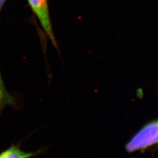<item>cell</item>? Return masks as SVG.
I'll return each mask as SVG.
<instances>
[{
	"label": "cell",
	"instance_id": "7a4b0ae2",
	"mask_svg": "<svg viewBox=\"0 0 158 158\" xmlns=\"http://www.w3.org/2000/svg\"><path fill=\"white\" fill-rule=\"evenodd\" d=\"M30 7L36 15L44 32L56 47L57 42L54 36L49 15L48 0H27Z\"/></svg>",
	"mask_w": 158,
	"mask_h": 158
},
{
	"label": "cell",
	"instance_id": "5b68a950",
	"mask_svg": "<svg viewBox=\"0 0 158 158\" xmlns=\"http://www.w3.org/2000/svg\"><path fill=\"white\" fill-rule=\"evenodd\" d=\"M6 0H0V11H1V9L4 5L5 2H6Z\"/></svg>",
	"mask_w": 158,
	"mask_h": 158
},
{
	"label": "cell",
	"instance_id": "6da1fadb",
	"mask_svg": "<svg viewBox=\"0 0 158 158\" xmlns=\"http://www.w3.org/2000/svg\"><path fill=\"white\" fill-rule=\"evenodd\" d=\"M158 143V121L148 123L128 143V152L144 149Z\"/></svg>",
	"mask_w": 158,
	"mask_h": 158
},
{
	"label": "cell",
	"instance_id": "277c9868",
	"mask_svg": "<svg viewBox=\"0 0 158 158\" xmlns=\"http://www.w3.org/2000/svg\"><path fill=\"white\" fill-rule=\"evenodd\" d=\"M8 106L16 107L17 101L11 94L7 90L0 72V114L4 109Z\"/></svg>",
	"mask_w": 158,
	"mask_h": 158
},
{
	"label": "cell",
	"instance_id": "3957f363",
	"mask_svg": "<svg viewBox=\"0 0 158 158\" xmlns=\"http://www.w3.org/2000/svg\"><path fill=\"white\" fill-rule=\"evenodd\" d=\"M38 152H25L17 145H12L0 153V158H31L38 155Z\"/></svg>",
	"mask_w": 158,
	"mask_h": 158
}]
</instances>
